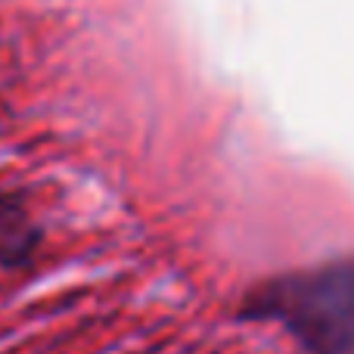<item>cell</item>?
I'll return each mask as SVG.
<instances>
[{
  "instance_id": "6da1fadb",
  "label": "cell",
  "mask_w": 354,
  "mask_h": 354,
  "mask_svg": "<svg viewBox=\"0 0 354 354\" xmlns=\"http://www.w3.org/2000/svg\"><path fill=\"white\" fill-rule=\"evenodd\" d=\"M243 314L280 324L308 354H354V255L274 277Z\"/></svg>"
}]
</instances>
